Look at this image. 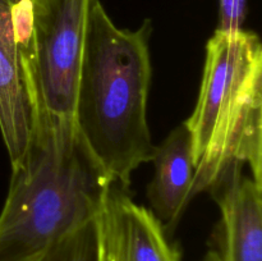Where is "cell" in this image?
Returning <instances> with one entry per match:
<instances>
[{"mask_svg":"<svg viewBox=\"0 0 262 261\" xmlns=\"http://www.w3.org/2000/svg\"><path fill=\"white\" fill-rule=\"evenodd\" d=\"M232 165L210 188L222 216L201 261H262V186Z\"/></svg>","mask_w":262,"mask_h":261,"instance_id":"8992f818","label":"cell"},{"mask_svg":"<svg viewBox=\"0 0 262 261\" xmlns=\"http://www.w3.org/2000/svg\"><path fill=\"white\" fill-rule=\"evenodd\" d=\"M247 0H220V19L217 30L222 33L234 35L243 30Z\"/></svg>","mask_w":262,"mask_h":261,"instance_id":"30bf717a","label":"cell"},{"mask_svg":"<svg viewBox=\"0 0 262 261\" xmlns=\"http://www.w3.org/2000/svg\"><path fill=\"white\" fill-rule=\"evenodd\" d=\"M15 3L0 0V132L12 168L25 155L36 122V106L15 25Z\"/></svg>","mask_w":262,"mask_h":261,"instance_id":"52a82bcc","label":"cell"},{"mask_svg":"<svg viewBox=\"0 0 262 261\" xmlns=\"http://www.w3.org/2000/svg\"><path fill=\"white\" fill-rule=\"evenodd\" d=\"M151 20L119 28L100 0H91L73 123L113 182L128 188L136 169L152 160L147 123Z\"/></svg>","mask_w":262,"mask_h":261,"instance_id":"7a4b0ae2","label":"cell"},{"mask_svg":"<svg viewBox=\"0 0 262 261\" xmlns=\"http://www.w3.org/2000/svg\"><path fill=\"white\" fill-rule=\"evenodd\" d=\"M36 261H99L96 216L69 233Z\"/></svg>","mask_w":262,"mask_h":261,"instance_id":"9c48e42d","label":"cell"},{"mask_svg":"<svg viewBox=\"0 0 262 261\" xmlns=\"http://www.w3.org/2000/svg\"><path fill=\"white\" fill-rule=\"evenodd\" d=\"M262 46L252 31H215L194 112L192 199L210 189L232 165L247 164L262 186Z\"/></svg>","mask_w":262,"mask_h":261,"instance_id":"3957f363","label":"cell"},{"mask_svg":"<svg viewBox=\"0 0 262 261\" xmlns=\"http://www.w3.org/2000/svg\"><path fill=\"white\" fill-rule=\"evenodd\" d=\"M113 182L96 215L99 261H181L178 246L151 210Z\"/></svg>","mask_w":262,"mask_h":261,"instance_id":"5b68a950","label":"cell"},{"mask_svg":"<svg viewBox=\"0 0 262 261\" xmlns=\"http://www.w3.org/2000/svg\"><path fill=\"white\" fill-rule=\"evenodd\" d=\"M0 212V261H36L97 215L113 183L73 119L36 109L32 137L12 168Z\"/></svg>","mask_w":262,"mask_h":261,"instance_id":"6da1fadb","label":"cell"},{"mask_svg":"<svg viewBox=\"0 0 262 261\" xmlns=\"http://www.w3.org/2000/svg\"><path fill=\"white\" fill-rule=\"evenodd\" d=\"M13 2H19V0H13Z\"/></svg>","mask_w":262,"mask_h":261,"instance_id":"8fae6325","label":"cell"},{"mask_svg":"<svg viewBox=\"0 0 262 261\" xmlns=\"http://www.w3.org/2000/svg\"><path fill=\"white\" fill-rule=\"evenodd\" d=\"M91 0H31L20 40L36 109L73 119Z\"/></svg>","mask_w":262,"mask_h":261,"instance_id":"277c9868","label":"cell"},{"mask_svg":"<svg viewBox=\"0 0 262 261\" xmlns=\"http://www.w3.org/2000/svg\"><path fill=\"white\" fill-rule=\"evenodd\" d=\"M151 161L155 165V174L148 184L147 199L151 211L168 233L192 200L196 166L193 138L186 122L174 128L160 146H155Z\"/></svg>","mask_w":262,"mask_h":261,"instance_id":"ba28073f","label":"cell"}]
</instances>
